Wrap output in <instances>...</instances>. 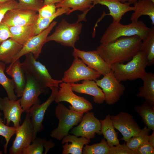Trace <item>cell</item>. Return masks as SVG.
Returning <instances> with one entry per match:
<instances>
[{
    "label": "cell",
    "instance_id": "obj_38",
    "mask_svg": "<svg viewBox=\"0 0 154 154\" xmlns=\"http://www.w3.org/2000/svg\"><path fill=\"white\" fill-rule=\"evenodd\" d=\"M55 4H49L44 5L38 11L39 19L49 17L52 16L56 11Z\"/></svg>",
    "mask_w": 154,
    "mask_h": 154
},
{
    "label": "cell",
    "instance_id": "obj_29",
    "mask_svg": "<svg viewBox=\"0 0 154 154\" xmlns=\"http://www.w3.org/2000/svg\"><path fill=\"white\" fill-rule=\"evenodd\" d=\"M134 110L141 116L145 126L154 131V106L145 101L141 105L134 107Z\"/></svg>",
    "mask_w": 154,
    "mask_h": 154
},
{
    "label": "cell",
    "instance_id": "obj_28",
    "mask_svg": "<svg viewBox=\"0 0 154 154\" xmlns=\"http://www.w3.org/2000/svg\"><path fill=\"white\" fill-rule=\"evenodd\" d=\"M110 116L109 114L104 119L100 120L102 134L106 139V141L110 147L120 144Z\"/></svg>",
    "mask_w": 154,
    "mask_h": 154
},
{
    "label": "cell",
    "instance_id": "obj_25",
    "mask_svg": "<svg viewBox=\"0 0 154 154\" xmlns=\"http://www.w3.org/2000/svg\"><path fill=\"white\" fill-rule=\"evenodd\" d=\"M141 79L143 85L139 88L136 96L144 98L150 105L154 106V74L152 72H147Z\"/></svg>",
    "mask_w": 154,
    "mask_h": 154
},
{
    "label": "cell",
    "instance_id": "obj_37",
    "mask_svg": "<svg viewBox=\"0 0 154 154\" xmlns=\"http://www.w3.org/2000/svg\"><path fill=\"white\" fill-rule=\"evenodd\" d=\"M17 9L38 12L44 5L43 0H18Z\"/></svg>",
    "mask_w": 154,
    "mask_h": 154
},
{
    "label": "cell",
    "instance_id": "obj_23",
    "mask_svg": "<svg viewBox=\"0 0 154 154\" xmlns=\"http://www.w3.org/2000/svg\"><path fill=\"white\" fill-rule=\"evenodd\" d=\"M56 8L63 7L70 10L67 14L68 15L73 11L78 10L83 12L82 15H79L77 22L86 20V15L94 6L92 0H63L61 2L55 4Z\"/></svg>",
    "mask_w": 154,
    "mask_h": 154
},
{
    "label": "cell",
    "instance_id": "obj_12",
    "mask_svg": "<svg viewBox=\"0 0 154 154\" xmlns=\"http://www.w3.org/2000/svg\"><path fill=\"white\" fill-rule=\"evenodd\" d=\"M26 82L22 95L20 98V104L24 112L33 105L40 104L39 96L45 92L46 88L38 82L31 76L25 73Z\"/></svg>",
    "mask_w": 154,
    "mask_h": 154
},
{
    "label": "cell",
    "instance_id": "obj_20",
    "mask_svg": "<svg viewBox=\"0 0 154 154\" xmlns=\"http://www.w3.org/2000/svg\"><path fill=\"white\" fill-rule=\"evenodd\" d=\"M6 72L12 78L15 86V91L18 98L22 96L26 85L25 72L23 68L20 59L10 64Z\"/></svg>",
    "mask_w": 154,
    "mask_h": 154
},
{
    "label": "cell",
    "instance_id": "obj_19",
    "mask_svg": "<svg viewBox=\"0 0 154 154\" xmlns=\"http://www.w3.org/2000/svg\"><path fill=\"white\" fill-rule=\"evenodd\" d=\"M94 6L96 4H100L106 6L109 10L108 15L111 16L113 19V23L120 22L122 16L126 13L134 11L135 8L131 7L127 2L123 3L119 0H92Z\"/></svg>",
    "mask_w": 154,
    "mask_h": 154
},
{
    "label": "cell",
    "instance_id": "obj_47",
    "mask_svg": "<svg viewBox=\"0 0 154 154\" xmlns=\"http://www.w3.org/2000/svg\"><path fill=\"white\" fill-rule=\"evenodd\" d=\"M13 0H0V3H3L8 1Z\"/></svg>",
    "mask_w": 154,
    "mask_h": 154
},
{
    "label": "cell",
    "instance_id": "obj_45",
    "mask_svg": "<svg viewBox=\"0 0 154 154\" xmlns=\"http://www.w3.org/2000/svg\"><path fill=\"white\" fill-rule=\"evenodd\" d=\"M148 141L152 146L154 148V131H153L152 134L148 137Z\"/></svg>",
    "mask_w": 154,
    "mask_h": 154
},
{
    "label": "cell",
    "instance_id": "obj_36",
    "mask_svg": "<svg viewBox=\"0 0 154 154\" xmlns=\"http://www.w3.org/2000/svg\"><path fill=\"white\" fill-rule=\"evenodd\" d=\"M46 140L45 138L36 137L30 144L25 148L22 154H42L43 151L44 145Z\"/></svg>",
    "mask_w": 154,
    "mask_h": 154
},
{
    "label": "cell",
    "instance_id": "obj_17",
    "mask_svg": "<svg viewBox=\"0 0 154 154\" xmlns=\"http://www.w3.org/2000/svg\"><path fill=\"white\" fill-rule=\"evenodd\" d=\"M72 55L79 58L88 67L103 76L112 71L110 65L103 60L96 50L85 51L75 47L73 48Z\"/></svg>",
    "mask_w": 154,
    "mask_h": 154
},
{
    "label": "cell",
    "instance_id": "obj_16",
    "mask_svg": "<svg viewBox=\"0 0 154 154\" xmlns=\"http://www.w3.org/2000/svg\"><path fill=\"white\" fill-rule=\"evenodd\" d=\"M37 12L18 9L8 11L1 22L9 27L20 26L35 24L38 17Z\"/></svg>",
    "mask_w": 154,
    "mask_h": 154
},
{
    "label": "cell",
    "instance_id": "obj_42",
    "mask_svg": "<svg viewBox=\"0 0 154 154\" xmlns=\"http://www.w3.org/2000/svg\"><path fill=\"white\" fill-rule=\"evenodd\" d=\"M11 37L9 27L1 22L0 23V44L4 41Z\"/></svg>",
    "mask_w": 154,
    "mask_h": 154
},
{
    "label": "cell",
    "instance_id": "obj_5",
    "mask_svg": "<svg viewBox=\"0 0 154 154\" xmlns=\"http://www.w3.org/2000/svg\"><path fill=\"white\" fill-rule=\"evenodd\" d=\"M25 60L21 63L25 73L31 76L41 85L45 88L50 89L53 86L58 87L62 80L53 79L45 65L37 61L31 53L25 55Z\"/></svg>",
    "mask_w": 154,
    "mask_h": 154
},
{
    "label": "cell",
    "instance_id": "obj_22",
    "mask_svg": "<svg viewBox=\"0 0 154 154\" xmlns=\"http://www.w3.org/2000/svg\"><path fill=\"white\" fill-rule=\"evenodd\" d=\"M91 141L90 139L84 137L78 138L75 135L69 134L62 138V144L63 146L62 154H81L84 145Z\"/></svg>",
    "mask_w": 154,
    "mask_h": 154
},
{
    "label": "cell",
    "instance_id": "obj_32",
    "mask_svg": "<svg viewBox=\"0 0 154 154\" xmlns=\"http://www.w3.org/2000/svg\"><path fill=\"white\" fill-rule=\"evenodd\" d=\"M70 10V9L63 7L57 8L56 12L52 16L46 18L38 19L35 23V35L46 29L50 25L54 19L63 14L66 15Z\"/></svg>",
    "mask_w": 154,
    "mask_h": 154
},
{
    "label": "cell",
    "instance_id": "obj_15",
    "mask_svg": "<svg viewBox=\"0 0 154 154\" xmlns=\"http://www.w3.org/2000/svg\"><path fill=\"white\" fill-rule=\"evenodd\" d=\"M71 133L78 137L93 138L96 133L102 134L100 120L95 116L93 112H87L83 115L80 124L73 128Z\"/></svg>",
    "mask_w": 154,
    "mask_h": 154
},
{
    "label": "cell",
    "instance_id": "obj_14",
    "mask_svg": "<svg viewBox=\"0 0 154 154\" xmlns=\"http://www.w3.org/2000/svg\"><path fill=\"white\" fill-rule=\"evenodd\" d=\"M57 23L56 21H53L46 29L30 39L23 46L21 50L14 58L12 63L20 59L23 56L29 53H32L37 60L41 52L43 45L46 43L48 35Z\"/></svg>",
    "mask_w": 154,
    "mask_h": 154
},
{
    "label": "cell",
    "instance_id": "obj_44",
    "mask_svg": "<svg viewBox=\"0 0 154 154\" xmlns=\"http://www.w3.org/2000/svg\"><path fill=\"white\" fill-rule=\"evenodd\" d=\"M63 0H44V5L49 4L59 3L62 2Z\"/></svg>",
    "mask_w": 154,
    "mask_h": 154
},
{
    "label": "cell",
    "instance_id": "obj_48",
    "mask_svg": "<svg viewBox=\"0 0 154 154\" xmlns=\"http://www.w3.org/2000/svg\"><path fill=\"white\" fill-rule=\"evenodd\" d=\"M3 152L1 151L0 150V154H2Z\"/></svg>",
    "mask_w": 154,
    "mask_h": 154
},
{
    "label": "cell",
    "instance_id": "obj_46",
    "mask_svg": "<svg viewBox=\"0 0 154 154\" xmlns=\"http://www.w3.org/2000/svg\"><path fill=\"white\" fill-rule=\"evenodd\" d=\"M121 2L124 3L128 2H127L129 3L130 4H134L136 3L138 0H119Z\"/></svg>",
    "mask_w": 154,
    "mask_h": 154
},
{
    "label": "cell",
    "instance_id": "obj_8",
    "mask_svg": "<svg viewBox=\"0 0 154 154\" xmlns=\"http://www.w3.org/2000/svg\"><path fill=\"white\" fill-rule=\"evenodd\" d=\"M59 85V90H58L54 100L56 103L67 102L71 106H69V109L84 113L93 109L92 105L90 102L73 92L70 83L62 82Z\"/></svg>",
    "mask_w": 154,
    "mask_h": 154
},
{
    "label": "cell",
    "instance_id": "obj_7",
    "mask_svg": "<svg viewBox=\"0 0 154 154\" xmlns=\"http://www.w3.org/2000/svg\"><path fill=\"white\" fill-rule=\"evenodd\" d=\"M74 58L70 68L64 73L62 78L63 82L73 83L81 80L95 81L102 75L86 64L80 58L74 56Z\"/></svg>",
    "mask_w": 154,
    "mask_h": 154
},
{
    "label": "cell",
    "instance_id": "obj_2",
    "mask_svg": "<svg viewBox=\"0 0 154 154\" xmlns=\"http://www.w3.org/2000/svg\"><path fill=\"white\" fill-rule=\"evenodd\" d=\"M146 55L139 51L127 64L116 63L110 65L111 70L119 82L141 79L147 73L148 66Z\"/></svg>",
    "mask_w": 154,
    "mask_h": 154
},
{
    "label": "cell",
    "instance_id": "obj_41",
    "mask_svg": "<svg viewBox=\"0 0 154 154\" xmlns=\"http://www.w3.org/2000/svg\"><path fill=\"white\" fill-rule=\"evenodd\" d=\"M135 151L137 154H154V148L148 142V137L138 147Z\"/></svg>",
    "mask_w": 154,
    "mask_h": 154
},
{
    "label": "cell",
    "instance_id": "obj_34",
    "mask_svg": "<svg viewBox=\"0 0 154 154\" xmlns=\"http://www.w3.org/2000/svg\"><path fill=\"white\" fill-rule=\"evenodd\" d=\"M151 130L145 126L138 134L131 137L126 142V145L135 151L138 147L148 138Z\"/></svg>",
    "mask_w": 154,
    "mask_h": 154
},
{
    "label": "cell",
    "instance_id": "obj_27",
    "mask_svg": "<svg viewBox=\"0 0 154 154\" xmlns=\"http://www.w3.org/2000/svg\"><path fill=\"white\" fill-rule=\"evenodd\" d=\"M133 5L135 9L131 16L132 21H137L141 16L147 15L151 20L152 25H154V2L150 0H138Z\"/></svg>",
    "mask_w": 154,
    "mask_h": 154
},
{
    "label": "cell",
    "instance_id": "obj_40",
    "mask_svg": "<svg viewBox=\"0 0 154 154\" xmlns=\"http://www.w3.org/2000/svg\"><path fill=\"white\" fill-rule=\"evenodd\" d=\"M109 154H137L135 151L129 148L125 144H120L110 147Z\"/></svg>",
    "mask_w": 154,
    "mask_h": 154
},
{
    "label": "cell",
    "instance_id": "obj_43",
    "mask_svg": "<svg viewBox=\"0 0 154 154\" xmlns=\"http://www.w3.org/2000/svg\"><path fill=\"white\" fill-rule=\"evenodd\" d=\"M54 146V143L52 140H50L48 141L46 140L45 141L44 147L45 148V151L44 154H47L49 149L53 148Z\"/></svg>",
    "mask_w": 154,
    "mask_h": 154
},
{
    "label": "cell",
    "instance_id": "obj_18",
    "mask_svg": "<svg viewBox=\"0 0 154 154\" xmlns=\"http://www.w3.org/2000/svg\"><path fill=\"white\" fill-rule=\"evenodd\" d=\"M0 110L3 112V122L6 121L7 125L9 126L12 121L15 128H17L20 126L21 116L24 112L20 104V99L12 100L7 97H0Z\"/></svg>",
    "mask_w": 154,
    "mask_h": 154
},
{
    "label": "cell",
    "instance_id": "obj_24",
    "mask_svg": "<svg viewBox=\"0 0 154 154\" xmlns=\"http://www.w3.org/2000/svg\"><path fill=\"white\" fill-rule=\"evenodd\" d=\"M23 46L11 38L4 41L0 44V61L11 63Z\"/></svg>",
    "mask_w": 154,
    "mask_h": 154
},
{
    "label": "cell",
    "instance_id": "obj_9",
    "mask_svg": "<svg viewBox=\"0 0 154 154\" xmlns=\"http://www.w3.org/2000/svg\"><path fill=\"white\" fill-rule=\"evenodd\" d=\"M104 95L107 104L112 105L119 101L125 90V86L116 78L112 70L100 80H95Z\"/></svg>",
    "mask_w": 154,
    "mask_h": 154
},
{
    "label": "cell",
    "instance_id": "obj_21",
    "mask_svg": "<svg viewBox=\"0 0 154 154\" xmlns=\"http://www.w3.org/2000/svg\"><path fill=\"white\" fill-rule=\"evenodd\" d=\"M70 84L72 91L92 96L93 101L95 103L102 104L105 101L103 92L94 80H83L81 84Z\"/></svg>",
    "mask_w": 154,
    "mask_h": 154
},
{
    "label": "cell",
    "instance_id": "obj_11",
    "mask_svg": "<svg viewBox=\"0 0 154 154\" xmlns=\"http://www.w3.org/2000/svg\"><path fill=\"white\" fill-rule=\"evenodd\" d=\"M110 117L114 128L123 136L121 139L126 142L141 129L133 117L127 112H121L116 116H111Z\"/></svg>",
    "mask_w": 154,
    "mask_h": 154
},
{
    "label": "cell",
    "instance_id": "obj_13",
    "mask_svg": "<svg viewBox=\"0 0 154 154\" xmlns=\"http://www.w3.org/2000/svg\"><path fill=\"white\" fill-rule=\"evenodd\" d=\"M58 88L56 86L52 87L50 89L52 90L51 94L46 101L42 104H35L26 111L29 113L33 127V140L37 137V133L43 129L42 122L45 112L51 103L54 101L58 90Z\"/></svg>",
    "mask_w": 154,
    "mask_h": 154
},
{
    "label": "cell",
    "instance_id": "obj_30",
    "mask_svg": "<svg viewBox=\"0 0 154 154\" xmlns=\"http://www.w3.org/2000/svg\"><path fill=\"white\" fill-rule=\"evenodd\" d=\"M146 55L148 66L154 63V27L152 26L146 38L142 41L140 50Z\"/></svg>",
    "mask_w": 154,
    "mask_h": 154
},
{
    "label": "cell",
    "instance_id": "obj_49",
    "mask_svg": "<svg viewBox=\"0 0 154 154\" xmlns=\"http://www.w3.org/2000/svg\"><path fill=\"white\" fill-rule=\"evenodd\" d=\"M151 1H152L153 2H154V0H150Z\"/></svg>",
    "mask_w": 154,
    "mask_h": 154
},
{
    "label": "cell",
    "instance_id": "obj_39",
    "mask_svg": "<svg viewBox=\"0 0 154 154\" xmlns=\"http://www.w3.org/2000/svg\"><path fill=\"white\" fill-rule=\"evenodd\" d=\"M18 3V2L15 0L0 3V23L8 11L12 9H17Z\"/></svg>",
    "mask_w": 154,
    "mask_h": 154
},
{
    "label": "cell",
    "instance_id": "obj_26",
    "mask_svg": "<svg viewBox=\"0 0 154 154\" xmlns=\"http://www.w3.org/2000/svg\"><path fill=\"white\" fill-rule=\"evenodd\" d=\"M9 27L12 35L11 38L23 46L35 35V24L23 26Z\"/></svg>",
    "mask_w": 154,
    "mask_h": 154
},
{
    "label": "cell",
    "instance_id": "obj_35",
    "mask_svg": "<svg viewBox=\"0 0 154 154\" xmlns=\"http://www.w3.org/2000/svg\"><path fill=\"white\" fill-rule=\"evenodd\" d=\"M3 114L0 112V135L5 138L6 142L3 145V151L5 154L7 153L8 145L12 137L15 134L17 128L14 127H9L5 125L1 117Z\"/></svg>",
    "mask_w": 154,
    "mask_h": 154
},
{
    "label": "cell",
    "instance_id": "obj_33",
    "mask_svg": "<svg viewBox=\"0 0 154 154\" xmlns=\"http://www.w3.org/2000/svg\"><path fill=\"white\" fill-rule=\"evenodd\" d=\"M83 148V154H109L110 147L105 139H103L99 143L90 145H86Z\"/></svg>",
    "mask_w": 154,
    "mask_h": 154
},
{
    "label": "cell",
    "instance_id": "obj_6",
    "mask_svg": "<svg viewBox=\"0 0 154 154\" xmlns=\"http://www.w3.org/2000/svg\"><path fill=\"white\" fill-rule=\"evenodd\" d=\"M82 27L80 22L70 23L63 19L56 28L54 32L48 36L46 42L54 41L62 45L74 48L76 42L79 39Z\"/></svg>",
    "mask_w": 154,
    "mask_h": 154
},
{
    "label": "cell",
    "instance_id": "obj_4",
    "mask_svg": "<svg viewBox=\"0 0 154 154\" xmlns=\"http://www.w3.org/2000/svg\"><path fill=\"white\" fill-rule=\"evenodd\" d=\"M55 114L58 119V124L51 131L50 136L60 140L68 135L69 130L74 126L81 122L84 113L68 109L62 104L59 103L56 107Z\"/></svg>",
    "mask_w": 154,
    "mask_h": 154
},
{
    "label": "cell",
    "instance_id": "obj_1",
    "mask_svg": "<svg viewBox=\"0 0 154 154\" xmlns=\"http://www.w3.org/2000/svg\"><path fill=\"white\" fill-rule=\"evenodd\" d=\"M142 43V40L137 35L123 37L107 44L101 43L96 50L110 65L123 63L130 60L140 50Z\"/></svg>",
    "mask_w": 154,
    "mask_h": 154
},
{
    "label": "cell",
    "instance_id": "obj_31",
    "mask_svg": "<svg viewBox=\"0 0 154 154\" xmlns=\"http://www.w3.org/2000/svg\"><path fill=\"white\" fill-rule=\"evenodd\" d=\"M5 64L0 61V84L4 88L10 100H16L18 97L14 92L15 86L12 79L7 78L4 72Z\"/></svg>",
    "mask_w": 154,
    "mask_h": 154
},
{
    "label": "cell",
    "instance_id": "obj_10",
    "mask_svg": "<svg viewBox=\"0 0 154 154\" xmlns=\"http://www.w3.org/2000/svg\"><path fill=\"white\" fill-rule=\"evenodd\" d=\"M26 112L23 123L17 128L15 138L9 149L10 154H22L33 140V127L29 112Z\"/></svg>",
    "mask_w": 154,
    "mask_h": 154
},
{
    "label": "cell",
    "instance_id": "obj_3",
    "mask_svg": "<svg viewBox=\"0 0 154 154\" xmlns=\"http://www.w3.org/2000/svg\"><path fill=\"white\" fill-rule=\"evenodd\" d=\"M150 28L142 21H133L130 24L123 25L117 23H111L101 37L100 42L107 44L121 37L139 36L142 40L147 36Z\"/></svg>",
    "mask_w": 154,
    "mask_h": 154
}]
</instances>
